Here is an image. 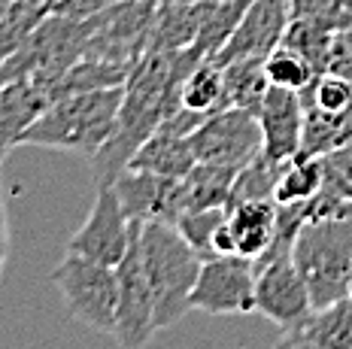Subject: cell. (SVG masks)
I'll list each match as a JSON object with an SVG mask.
<instances>
[{
    "label": "cell",
    "instance_id": "cell-5",
    "mask_svg": "<svg viewBox=\"0 0 352 349\" xmlns=\"http://www.w3.org/2000/svg\"><path fill=\"white\" fill-rule=\"evenodd\" d=\"M158 12V0H119L91 21V37H88V58L124 64L134 70L149 49L152 21Z\"/></svg>",
    "mask_w": 352,
    "mask_h": 349
},
{
    "label": "cell",
    "instance_id": "cell-8",
    "mask_svg": "<svg viewBox=\"0 0 352 349\" xmlns=\"http://www.w3.org/2000/svg\"><path fill=\"white\" fill-rule=\"evenodd\" d=\"M313 297L292 256L255 264V313L280 331L298 328L313 316Z\"/></svg>",
    "mask_w": 352,
    "mask_h": 349
},
{
    "label": "cell",
    "instance_id": "cell-19",
    "mask_svg": "<svg viewBox=\"0 0 352 349\" xmlns=\"http://www.w3.org/2000/svg\"><path fill=\"white\" fill-rule=\"evenodd\" d=\"M225 76V106H237L252 115H258L264 94L270 82L264 74V58H243V61H231L222 67Z\"/></svg>",
    "mask_w": 352,
    "mask_h": 349
},
{
    "label": "cell",
    "instance_id": "cell-12",
    "mask_svg": "<svg viewBox=\"0 0 352 349\" xmlns=\"http://www.w3.org/2000/svg\"><path fill=\"white\" fill-rule=\"evenodd\" d=\"M116 194L131 222H173L186 213L182 203V179L161 177L140 167H128L116 177Z\"/></svg>",
    "mask_w": 352,
    "mask_h": 349
},
{
    "label": "cell",
    "instance_id": "cell-2",
    "mask_svg": "<svg viewBox=\"0 0 352 349\" xmlns=\"http://www.w3.org/2000/svg\"><path fill=\"white\" fill-rule=\"evenodd\" d=\"M137 243L155 295L158 331L170 328L192 310V292L204 258L188 246L173 222H140Z\"/></svg>",
    "mask_w": 352,
    "mask_h": 349
},
{
    "label": "cell",
    "instance_id": "cell-26",
    "mask_svg": "<svg viewBox=\"0 0 352 349\" xmlns=\"http://www.w3.org/2000/svg\"><path fill=\"white\" fill-rule=\"evenodd\" d=\"M300 104L304 110H319L328 115H346L352 106V79L334 76V74H319L300 91Z\"/></svg>",
    "mask_w": 352,
    "mask_h": 349
},
{
    "label": "cell",
    "instance_id": "cell-20",
    "mask_svg": "<svg viewBox=\"0 0 352 349\" xmlns=\"http://www.w3.org/2000/svg\"><path fill=\"white\" fill-rule=\"evenodd\" d=\"M322 183H325V167H322V158H316V155H295L283 167L280 183H276V192H274V201L276 203L313 201L322 192Z\"/></svg>",
    "mask_w": 352,
    "mask_h": 349
},
{
    "label": "cell",
    "instance_id": "cell-24",
    "mask_svg": "<svg viewBox=\"0 0 352 349\" xmlns=\"http://www.w3.org/2000/svg\"><path fill=\"white\" fill-rule=\"evenodd\" d=\"M264 74H267L270 85H276V89H289V91H304L307 85L319 76L316 67H313L300 52H295V49H289V46H276L274 52L264 58Z\"/></svg>",
    "mask_w": 352,
    "mask_h": 349
},
{
    "label": "cell",
    "instance_id": "cell-30",
    "mask_svg": "<svg viewBox=\"0 0 352 349\" xmlns=\"http://www.w3.org/2000/svg\"><path fill=\"white\" fill-rule=\"evenodd\" d=\"M274 349H328L322 340H316L307 328H289V331H283L280 337H276V344Z\"/></svg>",
    "mask_w": 352,
    "mask_h": 349
},
{
    "label": "cell",
    "instance_id": "cell-3",
    "mask_svg": "<svg viewBox=\"0 0 352 349\" xmlns=\"http://www.w3.org/2000/svg\"><path fill=\"white\" fill-rule=\"evenodd\" d=\"M292 258L310 289L313 307L322 310L343 301L352 276V216L307 222L295 240Z\"/></svg>",
    "mask_w": 352,
    "mask_h": 349
},
{
    "label": "cell",
    "instance_id": "cell-28",
    "mask_svg": "<svg viewBox=\"0 0 352 349\" xmlns=\"http://www.w3.org/2000/svg\"><path fill=\"white\" fill-rule=\"evenodd\" d=\"M322 74H334V76L352 79V21L340 25L331 34L328 55H325V70H322Z\"/></svg>",
    "mask_w": 352,
    "mask_h": 349
},
{
    "label": "cell",
    "instance_id": "cell-31",
    "mask_svg": "<svg viewBox=\"0 0 352 349\" xmlns=\"http://www.w3.org/2000/svg\"><path fill=\"white\" fill-rule=\"evenodd\" d=\"M6 258H10V216H6V201H3V183H0V276H3Z\"/></svg>",
    "mask_w": 352,
    "mask_h": 349
},
{
    "label": "cell",
    "instance_id": "cell-18",
    "mask_svg": "<svg viewBox=\"0 0 352 349\" xmlns=\"http://www.w3.org/2000/svg\"><path fill=\"white\" fill-rule=\"evenodd\" d=\"M237 170L240 167H231V164L197 161L188 170V177H182V203H186V210L228 207Z\"/></svg>",
    "mask_w": 352,
    "mask_h": 349
},
{
    "label": "cell",
    "instance_id": "cell-7",
    "mask_svg": "<svg viewBox=\"0 0 352 349\" xmlns=\"http://www.w3.org/2000/svg\"><path fill=\"white\" fill-rule=\"evenodd\" d=\"M192 310L210 313V316L255 313V261L243 256L207 258L195 282Z\"/></svg>",
    "mask_w": 352,
    "mask_h": 349
},
{
    "label": "cell",
    "instance_id": "cell-10",
    "mask_svg": "<svg viewBox=\"0 0 352 349\" xmlns=\"http://www.w3.org/2000/svg\"><path fill=\"white\" fill-rule=\"evenodd\" d=\"M192 146L197 161L243 167L264 149L258 115L237 110V106L216 110L192 134Z\"/></svg>",
    "mask_w": 352,
    "mask_h": 349
},
{
    "label": "cell",
    "instance_id": "cell-21",
    "mask_svg": "<svg viewBox=\"0 0 352 349\" xmlns=\"http://www.w3.org/2000/svg\"><path fill=\"white\" fill-rule=\"evenodd\" d=\"M283 167H285V161H276V158H270L267 152L261 149L252 161L237 170L228 207L231 203H240V201H274Z\"/></svg>",
    "mask_w": 352,
    "mask_h": 349
},
{
    "label": "cell",
    "instance_id": "cell-36",
    "mask_svg": "<svg viewBox=\"0 0 352 349\" xmlns=\"http://www.w3.org/2000/svg\"><path fill=\"white\" fill-rule=\"evenodd\" d=\"M346 297H352V276H349V292H346Z\"/></svg>",
    "mask_w": 352,
    "mask_h": 349
},
{
    "label": "cell",
    "instance_id": "cell-29",
    "mask_svg": "<svg viewBox=\"0 0 352 349\" xmlns=\"http://www.w3.org/2000/svg\"><path fill=\"white\" fill-rule=\"evenodd\" d=\"M113 3H119V0H49V16L88 21V19L100 16L104 10H109Z\"/></svg>",
    "mask_w": 352,
    "mask_h": 349
},
{
    "label": "cell",
    "instance_id": "cell-1",
    "mask_svg": "<svg viewBox=\"0 0 352 349\" xmlns=\"http://www.w3.org/2000/svg\"><path fill=\"white\" fill-rule=\"evenodd\" d=\"M122 100L124 85L58 98L31 122V128L21 137V146H40L94 158L113 140L116 128H119Z\"/></svg>",
    "mask_w": 352,
    "mask_h": 349
},
{
    "label": "cell",
    "instance_id": "cell-22",
    "mask_svg": "<svg viewBox=\"0 0 352 349\" xmlns=\"http://www.w3.org/2000/svg\"><path fill=\"white\" fill-rule=\"evenodd\" d=\"M179 100L182 106L188 110H197V113H216V110H225V76H222V67L216 61H201L192 74L186 76L182 82V91H179Z\"/></svg>",
    "mask_w": 352,
    "mask_h": 349
},
{
    "label": "cell",
    "instance_id": "cell-14",
    "mask_svg": "<svg viewBox=\"0 0 352 349\" xmlns=\"http://www.w3.org/2000/svg\"><path fill=\"white\" fill-rule=\"evenodd\" d=\"M49 106V98L34 79H12L0 82V167L6 155L21 146V137L31 122Z\"/></svg>",
    "mask_w": 352,
    "mask_h": 349
},
{
    "label": "cell",
    "instance_id": "cell-6",
    "mask_svg": "<svg viewBox=\"0 0 352 349\" xmlns=\"http://www.w3.org/2000/svg\"><path fill=\"white\" fill-rule=\"evenodd\" d=\"M137 222H131L122 210V201L113 185H98L94 203L88 210L85 222L67 240V252H76L82 258H91L98 264L116 267L128 256L134 243Z\"/></svg>",
    "mask_w": 352,
    "mask_h": 349
},
{
    "label": "cell",
    "instance_id": "cell-9",
    "mask_svg": "<svg viewBox=\"0 0 352 349\" xmlns=\"http://www.w3.org/2000/svg\"><path fill=\"white\" fill-rule=\"evenodd\" d=\"M140 222L134 231V243H131L128 256L116 264L119 273V319H116V340L122 349H146L152 334L158 331L155 322V295H152V282L146 276L143 256H140Z\"/></svg>",
    "mask_w": 352,
    "mask_h": 349
},
{
    "label": "cell",
    "instance_id": "cell-17",
    "mask_svg": "<svg viewBox=\"0 0 352 349\" xmlns=\"http://www.w3.org/2000/svg\"><path fill=\"white\" fill-rule=\"evenodd\" d=\"M195 164H197V155L192 146V137H173V134L155 131V134L134 152L128 167H140V170L161 173V177L182 179V177H188V170H192Z\"/></svg>",
    "mask_w": 352,
    "mask_h": 349
},
{
    "label": "cell",
    "instance_id": "cell-34",
    "mask_svg": "<svg viewBox=\"0 0 352 349\" xmlns=\"http://www.w3.org/2000/svg\"><path fill=\"white\" fill-rule=\"evenodd\" d=\"M158 3H195V0H158Z\"/></svg>",
    "mask_w": 352,
    "mask_h": 349
},
{
    "label": "cell",
    "instance_id": "cell-15",
    "mask_svg": "<svg viewBox=\"0 0 352 349\" xmlns=\"http://www.w3.org/2000/svg\"><path fill=\"white\" fill-rule=\"evenodd\" d=\"M216 0H195V3H158L155 21H152L149 49H192L201 37L204 25Z\"/></svg>",
    "mask_w": 352,
    "mask_h": 349
},
{
    "label": "cell",
    "instance_id": "cell-27",
    "mask_svg": "<svg viewBox=\"0 0 352 349\" xmlns=\"http://www.w3.org/2000/svg\"><path fill=\"white\" fill-rule=\"evenodd\" d=\"M322 167H325V183H322V188L352 201V140L343 143L340 149L322 155Z\"/></svg>",
    "mask_w": 352,
    "mask_h": 349
},
{
    "label": "cell",
    "instance_id": "cell-11",
    "mask_svg": "<svg viewBox=\"0 0 352 349\" xmlns=\"http://www.w3.org/2000/svg\"><path fill=\"white\" fill-rule=\"evenodd\" d=\"M292 21V0H249L237 27L222 49L210 58L219 67L243 58H267L276 46H283Z\"/></svg>",
    "mask_w": 352,
    "mask_h": 349
},
{
    "label": "cell",
    "instance_id": "cell-4",
    "mask_svg": "<svg viewBox=\"0 0 352 349\" xmlns=\"http://www.w3.org/2000/svg\"><path fill=\"white\" fill-rule=\"evenodd\" d=\"M49 280L76 322L116 337V319H119V273L116 267L67 252L49 273Z\"/></svg>",
    "mask_w": 352,
    "mask_h": 349
},
{
    "label": "cell",
    "instance_id": "cell-35",
    "mask_svg": "<svg viewBox=\"0 0 352 349\" xmlns=\"http://www.w3.org/2000/svg\"><path fill=\"white\" fill-rule=\"evenodd\" d=\"M340 6H343L346 12H352V0H340Z\"/></svg>",
    "mask_w": 352,
    "mask_h": 349
},
{
    "label": "cell",
    "instance_id": "cell-23",
    "mask_svg": "<svg viewBox=\"0 0 352 349\" xmlns=\"http://www.w3.org/2000/svg\"><path fill=\"white\" fill-rule=\"evenodd\" d=\"M300 328H307L328 349H352V297L313 310V316Z\"/></svg>",
    "mask_w": 352,
    "mask_h": 349
},
{
    "label": "cell",
    "instance_id": "cell-32",
    "mask_svg": "<svg viewBox=\"0 0 352 349\" xmlns=\"http://www.w3.org/2000/svg\"><path fill=\"white\" fill-rule=\"evenodd\" d=\"M21 3H28V6H36V10H46V12H49V0H21Z\"/></svg>",
    "mask_w": 352,
    "mask_h": 349
},
{
    "label": "cell",
    "instance_id": "cell-16",
    "mask_svg": "<svg viewBox=\"0 0 352 349\" xmlns=\"http://www.w3.org/2000/svg\"><path fill=\"white\" fill-rule=\"evenodd\" d=\"M228 228L237 256L258 261L276 237V201H240L228 207Z\"/></svg>",
    "mask_w": 352,
    "mask_h": 349
},
{
    "label": "cell",
    "instance_id": "cell-13",
    "mask_svg": "<svg viewBox=\"0 0 352 349\" xmlns=\"http://www.w3.org/2000/svg\"><path fill=\"white\" fill-rule=\"evenodd\" d=\"M258 125L264 137V152L276 161H292L304 140V104L300 91L270 85L258 110Z\"/></svg>",
    "mask_w": 352,
    "mask_h": 349
},
{
    "label": "cell",
    "instance_id": "cell-33",
    "mask_svg": "<svg viewBox=\"0 0 352 349\" xmlns=\"http://www.w3.org/2000/svg\"><path fill=\"white\" fill-rule=\"evenodd\" d=\"M12 6H16V0H0V19H3L6 12L12 10Z\"/></svg>",
    "mask_w": 352,
    "mask_h": 349
},
{
    "label": "cell",
    "instance_id": "cell-25",
    "mask_svg": "<svg viewBox=\"0 0 352 349\" xmlns=\"http://www.w3.org/2000/svg\"><path fill=\"white\" fill-rule=\"evenodd\" d=\"M228 219V207H210V210H186V213L176 219L179 234L188 240V246L201 256L204 261L216 258V231L222 228V222Z\"/></svg>",
    "mask_w": 352,
    "mask_h": 349
}]
</instances>
